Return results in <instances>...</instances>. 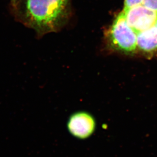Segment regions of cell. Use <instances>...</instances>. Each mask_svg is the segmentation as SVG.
I'll return each instance as SVG.
<instances>
[{
    "label": "cell",
    "mask_w": 157,
    "mask_h": 157,
    "mask_svg": "<svg viewBox=\"0 0 157 157\" xmlns=\"http://www.w3.org/2000/svg\"><path fill=\"white\" fill-rule=\"evenodd\" d=\"M70 0H26L25 18L39 33L57 30L66 19Z\"/></svg>",
    "instance_id": "1"
},
{
    "label": "cell",
    "mask_w": 157,
    "mask_h": 157,
    "mask_svg": "<svg viewBox=\"0 0 157 157\" xmlns=\"http://www.w3.org/2000/svg\"><path fill=\"white\" fill-rule=\"evenodd\" d=\"M137 33L127 24L125 12H120L108 32L109 44L113 49L127 55L135 53Z\"/></svg>",
    "instance_id": "2"
},
{
    "label": "cell",
    "mask_w": 157,
    "mask_h": 157,
    "mask_svg": "<svg viewBox=\"0 0 157 157\" xmlns=\"http://www.w3.org/2000/svg\"><path fill=\"white\" fill-rule=\"evenodd\" d=\"M96 124L92 114L81 111L71 114L67 123V128L73 136L80 140H85L94 133Z\"/></svg>",
    "instance_id": "3"
},
{
    "label": "cell",
    "mask_w": 157,
    "mask_h": 157,
    "mask_svg": "<svg viewBox=\"0 0 157 157\" xmlns=\"http://www.w3.org/2000/svg\"><path fill=\"white\" fill-rule=\"evenodd\" d=\"M123 12L127 24L137 33L153 27L157 21V12L147 9L142 4Z\"/></svg>",
    "instance_id": "4"
},
{
    "label": "cell",
    "mask_w": 157,
    "mask_h": 157,
    "mask_svg": "<svg viewBox=\"0 0 157 157\" xmlns=\"http://www.w3.org/2000/svg\"><path fill=\"white\" fill-rule=\"evenodd\" d=\"M137 48L146 57L151 58L157 52V27L156 25L137 33Z\"/></svg>",
    "instance_id": "5"
},
{
    "label": "cell",
    "mask_w": 157,
    "mask_h": 157,
    "mask_svg": "<svg viewBox=\"0 0 157 157\" xmlns=\"http://www.w3.org/2000/svg\"><path fill=\"white\" fill-rule=\"evenodd\" d=\"M142 0H125L123 11H126L132 8L142 4Z\"/></svg>",
    "instance_id": "6"
},
{
    "label": "cell",
    "mask_w": 157,
    "mask_h": 157,
    "mask_svg": "<svg viewBox=\"0 0 157 157\" xmlns=\"http://www.w3.org/2000/svg\"><path fill=\"white\" fill-rule=\"evenodd\" d=\"M142 5L147 9L157 12V0H142Z\"/></svg>",
    "instance_id": "7"
},
{
    "label": "cell",
    "mask_w": 157,
    "mask_h": 157,
    "mask_svg": "<svg viewBox=\"0 0 157 157\" xmlns=\"http://www.w3.org/2000/svg\"><path fill=\"white\" fill-rule=\"evenodd\" d=\"M21 0H11V1H12V4L14 5V7L18 5V3L19 2L21 1Z\"/></svg>",
    "instance_id": "8"
},
{
    "label": "cell",
    "mask_w": 157,
    "mask_h": 157,
    "mask_svg": "<svg viewBox=\"0 0 157 157\" xmlns=\"http://www.w3.org/2000/svg\"><path fill=\"white\" fill-rule=\"evenodd\" d=\"M156 25V26H157V22H156V25Z\"/></svg>",
    "instance_id": "9"
}]
</instances>
